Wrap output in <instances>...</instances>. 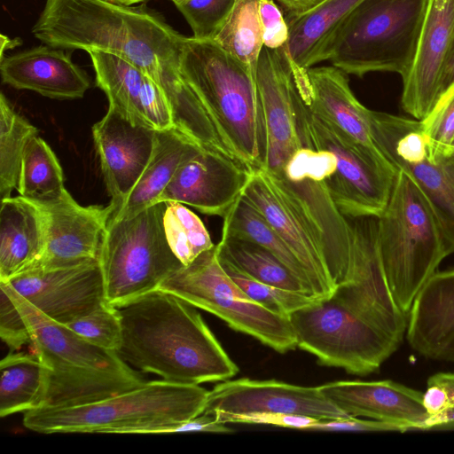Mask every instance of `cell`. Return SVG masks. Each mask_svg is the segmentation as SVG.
I'll return each mask as SVG.
<instances>
[{
	"label": "cell",
	"instance_id": "obj_1",
	"mask_svg": "<svg viewBox=\"0 0 454 454\" xmlns=\"http://www.w3.org/2000/svg\"><path fill=\"white\" fill-rule=\"evenodd\" d=\"M32 34L53 48L103 51L126 59L160 87L175 129L200 145L215 138L212 121L180 72L186 37L161 15L108 0H46Z\"/></svg>",
	"mask_w": 454,
	"mask_h": 454
},
{
	"label": "cell",
	"instance_id": "obj_7",
	"mask_svg": "<svg viewBox=\"0 0 454 454\" xmlns=\"http://www.w3.org/2000/svg\"><path fill=\"white\" fill-rule=\"evenodd\" d=\"M428 0H363L342 26L332 66L363 77L392 72L403 79L412 66Z\"/></svg>",
	"mask_w": 454,
	"mask_h": 454
},
{
	"label": "cell",
	"instance_id": "obj_39",
	"mask_svg": "<svg viewBox=\"0 0 454 454\" xmlns=\"http://www.w3.org/2000/svg\"><path fill=\"white\" fill-rule=\"evenodd\" d=\"M66 325L102 348L117 351L121 342L122 330L119 311L106 301Z\"/></svg>",
	"mask_w": 454,
	"mask_h": 454
},
{
	"label": "cell",
	"instance_id": "obj_44",
	"mask_svg": "<svg viewBox=\"0 0 454 454\" xmlns=\"http://www.w3.org/2000/svg\"><path fill=\"white\" fill-rule=\"evenodd\" d=\"M259 15L263 46L275 51L283 48L288 41L289 29L279 7L273 0H260Z\"/></svg>",
	"mask_w": 454,
	"mask_h": 454
},
{
	"label": "cell",
	"instance_id": "obj_38",
	"mask_svg": "<svg viewBox=\"0 0 454 454\" xmlns=\"http://www.w3.org/2000/svg\"><path fill=\"white\" fill-rule=\"evenodd\" d=\"M218 259L225 272L248 297L275 313L289 316L319 298L259 281L241 272L219 256Z\"/></svg>",
	"mask_w": 454,
	"mask_h": 454
},
{
	"label": "cell",
	"instance_id": "obj_17",
	"mask_svg": "<svg viewBox=\"0 0 454 454\" xmlns=\"http://www.w3.org/2000/svg\"><path fill=\"white\" fill-rule=\"evenodd\" d=\"M252 171L223 154L200 149L184 161L158 202H179L223 217L242 193Z\"/></svg>",
	"mask_w": 454,
	"mask_h": 454
},
{
	"label": "cell",
	"instance_id": "obj_45",
	"mask_svg": "<svg viewBox=\"0 0 454 454\" xmlns=\"http://www.w3.org/2000/svg\"><path fill=\"white\" fill-rule=\"evenodd\" d=\"M307 430L323 431H352V432H406L402 425L377 419H361L357 417L341 418L335 419H320Z\"/></svg>",
	"mask_w": 454,
	"mask_h": 454
},
{
	"label": "cell",
	"instance_id": "obj_2",
	"mask_svg": "<svg viewBox=\"0 0 454 454\" xmlns=\"http://www.w3.org/2000/svg\"><path fill=\"white\" fill-rule=\"evenodd\" d=\"M121 322L119 356L167 381L200 385L239 372L196 307L162 290L116 307Z\"/></svg>",
	"mask_w": 454,
	"mask_h": 454
},
{
	"label": "cell",
	"instance_id": "obj_23",
	"mask_svg": "<svg viewBox=\"0 0 454 454\" xmlns=\"http://www.w3.org/2000/svg\"><path fill=\"white\" fill-rule=\"evenodd\" d=\"M323 395L351 417L402 425L407 430H422L428 413L423 392L386 380H340L318 387Z\"/></svg>",
	"mask_w": 454,
	"mask_h": 454
},
{
	"label": "cell",
	"instance_id": "obj_9",
	"mask_svg": "<svg viewBox=\"0 0 454 454\" xmlns=\"http://www.w3.org/2000/svg\"><path fill=\"white\" fill-rule=\"evenodd\" d=\"M336 168L337 159L332 152L302 146L279 170L264 172L316 237L337 288L348 282L350 273L352 227L327 187L326 179Z\"/></svg>",
	"mask_w": 454,
	"mask_h": 454
},
{
	"label": "cell",
	"instance_id": "obj_52",
	"mask_svg": "<svg viewBox=\"0 0 454 454\" xmlns=\"http://www.w3.org/2000/svg\"><path fill=\"white\" fill-rule=\"evenodd\" d=\"M108 1L116 3V4H125V5H133L135 4L142 3V2H145L147 0H108Z\"/></svg>",
	"mask_w": 454,
	"mask_h": 454
},
{
	"label": "cell",
	"instance_id": "obj_47",
	"mask_svg": "<svg viewBox=\"0 0 454 454\" xmlns=\"http://www.w3.org/2000/svg\"><path fill=\"white\" fill-rule=\"evenodd\" d=\"M454 428V404L443 411L429 415L423 424L422 430Z\"/></svg>",
	"mask_w": 454,
	"mask_h": 454
},
{
	"label": "cell",
	"instance_id": "obj_14",
	"mask_svg": "<svg viewBox=\"0 0 454 454\" xmlns=\"http://www.w3.org/2000/svg\"><path fill=\"white\" fill-rule=\"evenodd\" d=\"M352 261L348 282L333 295L353 312L400 344L408 318L390 293L379 247L378 217L348 218Z\"/></svg>",
	"mask_w": 454,
	"mask_h": 454
},
{
	"label": "cell",
	"instance_id": "obj_41",
	"mask_svg": "<svg viewBox=\"0 0 454 454\" xmlns=\"http://www.w3.org/2000/svg\"><path fill=\"white\" fill-rule=\"evenodd\" d=\"M0 337L11 351L31 343L28 326L10 295L0 287Z\"/></svg>",
	"mask_w": 454,
	"mask_h": 454
},
{
	"label": "cell",
	"instance_id": "obj_13",
	"mask_svg": "<svg viewBox=\"0 0 454 454\" xmlns=\"http://www.w3.org/2000/svg\"><path fill=\"white\" fill-rule=\"evenodd\" d=\"M369 119L378 149L423 192L442 230L448 254L454 253V146L433 142L421 121L412 117L370 110Z\"/></svg>",
	"mask_w": 454,
	"mask_h": 454
},
{
	"label": "cell",
	"instance_id": "obj_46",
	"mask_svg": "<svg viewBox=\"0 0 454 454\" xmlns=\"http://www.w3.org/2000/svg\"><path fill=\"white\" fill-rule=\"evenodd\" d=\"M454 404L447 389L437 384H427L423 393V405L428 415L438 413Z\"/></svg>",
	"mask_w": 454,
	"mask_h": 454
},
{
	"label": "cell",
	"instance_id": "obj_11",
	"mask_svg": "<svg viewBox=\"0 0 454 454\" xmlns=\"http://www.w3.org/2000/svg\"><path fill=\"white\" fill-rule=\"evenodd\" d=\"M159 289L215 315L232 329L279 353L297 348L289 316L275 313L248 297L223 269L216 245L171 273Z\"/></svg>",
	"mask_w": 454,
	"mask_h": 454
},
{
	"label": "cell",
	"instance_id": "obj_6",
	"mask_svg": "<svg viewBox=\"0 0 454 454\" xmlns=\"http://www.w3.org/2000/svg\"><path fill=\"white\" fill-rule=\"evenodd\" d=\"M378 239L390 293L408 316L419 289L449 254L428 200L401 169L396 171L388 200L378 217Z\"/></svg>",
	"mask_w": 454,
	"mask_h": 454
},
{
	"label": "cell",
	"instance_id": "obj_32",
	"mask_svg": "<svg viewBox=\"0 0 454 454\" xmlns=\"http://www.w3.org/2000/svg\"><path fill=\"white\" fill-rule=\"evenodd\" d=\"M216 248L220 258L254 279L284 289L314 295L309 287L275 254L256 242L222 234Z\"/></svg>",
	"mask_w": 454,
	"mask_h": 454
},
{
	"label": "cell",
	"instance_id": "obj_4",
	"mask_svg": "<svg viewBox=\"0 0 454 454\" xmlns=\"http://www.w3.org/2000/svg\"><path fill=\"white\" fill-rule=\"evenodd\" d=\"M180 72L238 161L263 168L268 130L255 75L215 41L193 37L184 42Z\"/></svg>",
	"mask_w": 454,
	"mask_h": 454
},
{
	"label": "cell",
	"instance_id": "obj_21",
	"mask_svg": "<svg viewBox=\"0 0 454 454\" xmlns=\"http://www.w3.org/2000/svg\"><path fill=\"white\" fill-rule=\"evenodd\" d=\"M242 193L294 254L313 294L319 298L333 295L336 286L316 237L275 188L264 170L251 172Z\"/></svg>",
	"mask_w": 454,
	"mask_h": 454
},
{
	"label": "cell",
	"instance_id": "obj_20",
	"mask_svg": "<svg viewBox=\"0 0 454 454\" xmlns=\"http://www.w3.org/2000/svg\"><path fill=\"white\" fill-rule=\"evenodd\" d=\"M38 204L46 215L47 241L42 258L32 269L98 259L102 238L114 210L111 203L83 207L67 192L59 200Z\"/></svg>",
	"mask_w": 454,
	"mask_h": 454
},
{
	"label": "cell",
	"instance_id": "obj_37",
	"mask_svg": "<svg viewBox=\"0 0 454 454\" xmlns=\"http://www.w3.org/2000/svg\"><path fill=\"white\" fill-rule=\"evenodd\" d=\"M163 217L168 243L183 265L192 262L215 245L200 217L179 202H166Z\"/></svg>",
	"mask_w": 454,
	"mask_h": 454
},
{
	"label": "cell",
	"instance_id": "obj_5",
	"mask_svg": "<svg viewBox=\"0 0 454 454\" xmlns=\"http://www.w3.org/2000/svg\"><path fill=\"white\" fill-rule=\"evenodd\" d=\"M208 393L199 385L151 380L88 404L28 411L23 425L41 434H157L203 413Z\"/></svg>",
	"mask_w": 454,
	"mask_h": 454
},
{
	"label": "cell",
	"instance_id": "obj_16",
	"mask_svg": "<svg viewBox=\"0 0 454 454\" xmlns=\"http://www.w3.org/2000/svg\"><path fill=\"white\" fill-rule=\"evenodd\" d=\"M281 412L318 419L349 418L319 391L318 387H301L269 380L247 378L223 380L207 395L204 412Z\"/></svg>",
	"mask_w": 454,
	"mask_h": 454
},
{
	"label": "cell",
	"instance_id": "obj_24",
	"mask_svg": "<svg viewBox=\"0 0 454 454\" xmlns=\"http://www.w3.org/2000/svg\"><path fill=\"white\" fill-rule=\"evenodd\" d=\"M256 84L268 130L267 157L262 169L272 173L279 170L302 147L296 129L291 69L278 51L263 46Z\"/></svg>",
	"mask_w": 454,
	"mask_h": 454
},
{
	"label": "cell",
	"instance_id": "obj_8",
	"mask_svg": "<svg viewBox=\"0 0 454 454\" xmlns=\"http://www.w3.org/2000/svg\"><path fill=\"white\" fill-rule=\"evenodd\" d=\"M166 206L158 202L130 217L109 218L98 259L109 304L119 307L159 289L183 266L164 231Z\"/></svg>",
	"mask_w": 454,
	"mask_h": 454
},
{
	"label": "cell",
	"instance_id": "obj_18",
	"mask_svg": "<svg viewBox=\"0 0 454 454\" xmlns=\"http://www.w3.org/2000/svg\"><path fill=\"white\" fill-rule=\"evenodd\" d=\"M454 40V0H428L415 58L403 80L401 106L423 120L438 98L441 77Z\"/></svg>",
	"mask_w": 454,
	"mask_h": 454
},
{
	"label": "cell",
	"instance_id": "obj_19",
	"mask_svg": "<svg viewBox=\"0 0 454 454\" xmlns=\"http://www.w3.org/2000/svg\"><path fill=\"white\" fill-rule=\"evenodd\" d=\"M155 132L154 129L134 123L112 106L93 125L94 145L114 210L145 168L153 153Z\"/></svg>",
	"mask_w": 454,
	"mask_h": 454
},
{
	"label": "cell",
	"instance_id": "obj_26",
	"mask_svg": "<svg viewBox=\"0 0 454 454\" xmlns=\"http://www.w3.org/2000/svg\"><path fill=\"white\" fill-rule=\"evenodd\" d=\"M0 73L5 84L55 99L81 98L90 84L67 54L46 44L4 57Z\"/></svg>",
	"mask_w": 454,
	"mask_h": 454
},
{
	"label": "cell",
	"instance_id": "obj_12",
	"mask_svg": "<svg viewBox=\"0 0 454 454\" xmlns=\"http://www.w3.org/2000/svg\"><path fill=\"white\" fill-rule=\"evenodd\" d=\"M289 318L297 347L315 356L320 364L348 373L378 371L399 346L333 294L292 312Z\"/></svg>",
	"mask_w": 454,
	"mask_h": 454
},
{
	"label": "cell",
	"instance_id": "obj_51",
	"mask_svg": "<svg viewBox=\"0 0 454 454\" xmlns=\"http://www.w3.org/2000/svg\"><path fill=\"white\" fill-rule=\"evenodd\" d=\"M0 38H1V42H0V43H1V47H0L1 59H3L4 57V52L6 50L13 49L22 43V41L20 39H19V38L11 39L4 35H1Z\"/></svg>",
	"mask_w": 454,
	"mask_h": 454
},
{
	"label": "cell",
	"instance_id": "obj_34",
	"mask_svg": "<svg viewBox=\"0 0 454 454\" xmlns=\"http://www.w3.org/2000/svg\"><path fill=\"white\" fill-rule=\"evenodd\" d=\"M223 218L222 234L244 238L264 247L311 290L305 271L294 254L243 193Z\"/></svg>",
	"mask_w": 454,
	"mask_h": 454
},
{
	"label": "cell",
	"instance_id": "obj_31",
	"mask_svg": "<svg viewBox=\"0 0 454 454\" xmlns=\"http://www.w3.org/2000/svg\"><path fill=\"white\" fill-rule=\"evenodd\" d=\"M0 416L40 408L45 370L36 356L11 351L0 362Z\"/></svg>",
	"mask_w": 454,
	"mask_h": 454
},
{
	"label": "cell",
	"instance_id": "obj_36",
	"mask_svg": "<svg viewBox=\"0 0 454 454\" xmlns=\"http://www.w3.org/2000/svg\"><path fill=\"white\" fill-rule=\"evenodd\" d=\"M37 129L20 115L5 96H0V197L9 198L17 188L27 144Z\"/></svg>",
	"mask_w": 454,
	"mask_h": 454
},
{
	"label": "cell",
	"instance_id": "obj_25",
	"mask_svg": "<svg viewBox=\"0 0 454 454\" xmlns=\"http://www.w3.org/2000/svg\"><path fill=\"white\" fill-rule=\"evenodd\" d=\"M406 339L421 356L454 361V268L435 271L417 294L408 314Z\"/></svg>",
	"mask_w": 454,
	"mask_h": 454
},
{
	"label": "cell",
	"instance_id": "obj_29",
	"mask_svg": "<svg viewBox=\"0 0 454 454\" xmlns=\"http://www.w3.org/2000/svg\"><path fill=\"white\" fill-rule=\"evenodd\" d=\"M46 241V215L38 203L20 195L1 200L0 281L32 269L42 258Z\"/></svg>",
	"mask_w": 454,
	"mask_h": 454
},
{
	"label": "cell",
	"instance_id": "obj_33",
	"mask_svg": "<svg viewBox=\"0 0 454 454\" xmlns=\"http://www.w3.org/2000/svg\"><path fill=\"white\" fill-rule=\"evenodd\" d=\"M16 189L20 196L37 203L59 200L68 192L59 160L37 135L25 148Z\"/></svg>",
	"mask_w": 454,
	"mask_h": 454
},
{
	"label": "cell",
	"instance_id": "obj_43",
	"mask_svg": "<svg viewBox=\"0 0 454 454\" xmlns=\"http://www.w3.org/2000/svg\"><path fill=\"white\" fill-rule=\"evenodd\" d=\"M215 414L218 421L222 423H247L270 425L281 427L307 430L318 419L310 416L281 413V412H250V413H228L223 411L210 412Z\"/></svg>",
	"mask_w": 454,
	"mask_h": 454
},
{
	"label": "cell",
	"instance_id": "obj_27",
	"mask_svg": "<svg viewBox=\"0 0 454 454\" xmlns=\"http://www.w3.org/2000/svg\"><path fill=\"white\" fill-rule=\"evenodd\" d=\"M363 0H321L300 13L286 14L289 37L278 51L295 79L307 70L329 60L334 42L345 21Z\"/></svg>",
	"mask_w": 454,
	"mask_h": 454
},
{
	"label": "cell",
	"instance_id": "obj_28",
	"mask_svg": "<svg viewBox=\"0 0 454 454\" xmlns=\"http://www.w3.org/2000/svg\"><path fill=\"white\" fill-rule=\"evenodd\" d=\"M307 75L309 90H297L309 108L339 128L372 155L387 161L372 138L370 109L355 97L349 87L348 74L329 66L312 67L307 70Z\"/></svg>",
	"mask_w": 454,
	"mask_h": 454
},
{
	"label": "cell",
	"instance_id": "obj_40",
	"mask_svg": "<svg viewBox=\"0 0 454 454\" xmlns=\"http://www.w3.org/2000/svg\"><path fill=\"white\" fill-rule=\"evenodd\" d=\"M234 3L235 0H182L175 5L190 25L193 38L214 40Z\"/></svg>",
	"mask_w": 454,
	"mask_h": 454
},
{
	"label": "cell",
	"instance_id": "obj_35",
	"mask_svg": "<svg viewBox=\"0 0 454 454\" xmlns=\"http://www.w3.org/2000/svg\"><path fill=\"white\" fill-rule=\"evenodd\" d=\"M259 1L235 0L228 18L213 40L245 65L255 77L263 48Z\"/></svg>",
	"mask_w": 454,
	"mask_h": 454
},
{
	"label": "cell",
	"instance_id": "obj_10",
	"mask_svg": "<svg viewBox=\"0 0 454 454\" xmlns=\"http://www.w3.org/2000/svg\"><path fill=\"white\" fill-rule=\"evenodd\" d=\"M292 94L301 146L325 149L336 156L337 168L326 184L339 210L348 218L379 217L388 200L397 170L313 112L293 77Z\"/></svg>",
	"mask_w": 454,
	"mask_h": 454
},
{
	"label": "cell",
	"instance_id": "obj_48",
	"mask_svg": "<svg viewBox=\"0 0 454 454\" xmlns=\"http://www.w3.org/2000/svg\"><path fill=\"white\" fill-rule=\"evenodd\" d=\"M454 89V40L441 77L436 103Z\"/></svg>",
	"mask_w": 454,
	"mask_h": 454
},
{
	"label": "cell",
	"instance_id": "obj_15",
	"mask_svg": "<svg viewBox=\"0 0 454 454\" xmlns=\"http://www.w3.org/2000/svg\"><path fill=\"white\" fill-rule=\"evenodd\" d=\"M8 283L38 310L62 325L106 301L98 260L28 270Z\"/></svg>",
	"mask_w": 454,
	"mask_h": 454
},
{
	"label": "cell",
	"instance_id": "obj_50",
	"mask_svg": "<svg viewBox=\"0 0 454 454\" xmlns=\"http://www.w3.org/2000/svg\"><path fill=\"white\" fill-rule=\"evenodd\" d=\"M427 384H437L444 387L454 403V373L439 372L434 374L428 379Z\"/></svg>",
	"mask_w": 454,
	"mask_h": 454
},
{
	"label": "cell",
	"instance_id": "obj_22",
	"mask_svg": "<svg viewBox=\"0 0 454 454\" xmlns=\"http://www.w3.org/2000/svg\"><path fill=\"white\" fill-rule=\"evenodd\" d=\"M96 83L112 106L131 121L156 130L174 129L168 103L160 87L126 59L108 52L89 51Z\"/></svg>",
	"mask_w": 454,
	"mask_h": 454
},
{
	"label": "cell",
	"instance_id": "obj_49",
	"mask_svg": "<svg viewBox=\"0 0 454 454\" xmlns=\"http://www.w3.org/2000/svg\"><path fill=\"white\" fill-rule=\"evenodd\" d=\"M286 14L300 13L309 9L321 0H277Z\"/></svg>",
	"mask_w": 454,
	"mask_h": 454
},
{
	"label": "cell",
	"instance_id": "obj_53",
	"mask_svg": "<svg viewBox=\"0 0 454 454\" xmlns=\"http://www.w3.org/2000/svg\"><path fill=\"white\" fill-rule=\"evenodd\" d=\"M171 1L175 4V3L180 2L182 0H171Z\"/></svg>",
	"mask_w": 454,
	"mask_h": 454
},
{
	"label": "cell",
	"instance_id": "obj_3",
	"mask_svg": "<svg viewBox=\"0 0 454 454\" xmlns=\"http://www.w3.org/2000/svg\"><path fill=\"white\" fill-rule=\"evenodd\" d=\"M24 317L35 355L45 370L41 407L94 403L146 382L114 350L98 347L45 316L8 282L0 281ZM40 407V408H41Z\"/></svg>",
	"mask_w": 454,
	"mask_h": 454
},
{
	"label": "cell",
	"instance_id": "obj_54",
	"mask_svg": "<svg viewBox=\"0 0 454 454\" xmlns=\"http://www.w3.org/2000/svg\"><path fill=\"white\" fill-rule=\"evenodd\" d=\"M452 145L454 146V141H453V143H452Z\"/></svg>",
	"mask_w": 454,
	"mask_h": 454
},
{
	"label": "cell",
	"instance_id": "obj_30",
	"mask_svg": "<svg viewBox=\"0 0 454 454\" xmlns=\"http://www.w3.org/2000/svg\"><path fill=\"white\" fill-rule=\"evenodd\" d=\"M200 149L203 148L175 129L156 130L153 153L145 168L111 216L130 217L157 203L180 166Z\"/></svg>",
	"mask_w": 454,
	"mask_h": 454
},
{
	"label": "cell",
	"instance_id": "obj_42",
	"mask_svg": "<svg viewBox=\"0 0 454 454\" xmlns=\"http://www.w3.org/2000/svg\"><path fill=\"white\" fill-rule=\"evenodd\" d=\"M423 129L434 143L450 146L454 141V89L442 98L420 120Z\"/></svg>",
	"mask_w": 454,
	"mask_h": 454
}]
</instances>
